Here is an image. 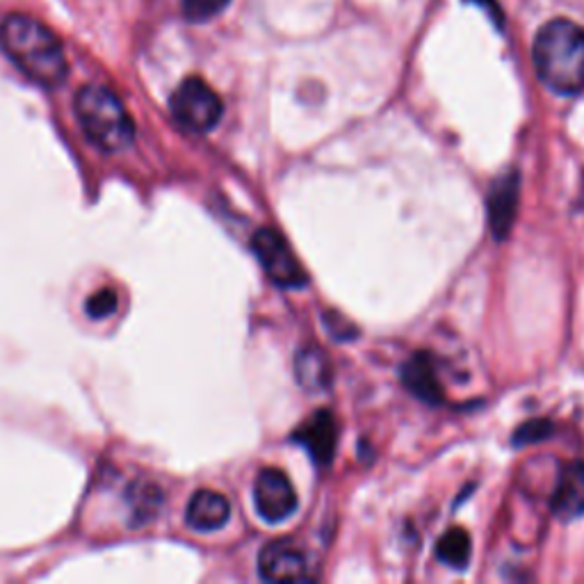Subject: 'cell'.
Returning <instances> with one entry per match:
<instances>
[{
    "label": "cell",
    "instance_id": "cell-1",
    "mask_svg": "<svg viewBox=\"0 0 584 584\" xmlns=\"http://www.w3.org/2000/svg\"><path fill=\"white\" fill-rule=\"evenodd\" d=\"M0 49L30 80L57 88L69 74L60 37L28 14H8L0 24Z\"/></svg>",
    "mask_w": 584,
    "mask_h": 584
},
{
    "label": "cell",
    "instance_id": "cell-2",
    "mask_svg": "<svg viewBox=\"0 0 584 584\" xmlns=\"http://www.w3.org/2000/svg\"><path fill=\"white\" fill-rule=\"evenodd\" d=\"M534 69L557 94L584 92V28L569 18H553L534 37Z\"/></svg>",
    "mask_w": 584,
    "mask_h": 584
},
{
    "label": "cell",
    "instance_id": "cell-3",
    "mask_svg": "<svg viewBox=\"0 0 584 584\" xmlns=\"http://www.w3.org/2000/svg\"><path fill=\"white\" fill-rule=\"evenodd\" d=\"M76 117L88 140L107 154L126 151L135 140V124L121 99L103 85H82L74 101Z\"/></svg>",
    "mask_w": 584,
    "mask_h": 584
},
{
    "label": "cell",
    "instance_id": "cell-4",
    "mask_svg": "<svg viewBox=\"0 0 584 584\" xmlns=\"http://www.w3.org/2000/svg\"><path fill=\"white\" fill-rule=\"evenodd\" d=\"M174 119L192 133H208L220 124L224 103L204 78H185L169 99Z\"/></svg>",
    "mask_w": 584,
    "mask_h": 584
},
{
    "label": "cell",
    "instance_id": "cell-5",
    "mask_svg": "<svg viewBox=\"0 0 584 584\" xmlns=\"http://www.w3.org/2000/svg\"><path fill=\"white\" fill-rule=\"evenodd\" d=\"M251 249L272 284H276L278 288L307 286L304 268H301L295 251L286 243V237L278 231L258 229L251 237Z\"/></svg>",
    "mask_w": 584,
    "mask_h": 584
},
{
    "label": "cell",
    "instance_id": "cell-6",
    "mask_svg": "<svg viewBox=\"0 0 584 584\" xmlns=\"http://www.w3.org/2000/svg\"><path fill=\"white\" fill-rule=\"evenodd\" d=\"M254 505L268 523H281L297 511V493L288 475L278 468H263L254 482Z\"/></svg>",
    "mask_w": 584,
    "mask_h": 584
},
{
    "label": "cell",
    "instance_id": "cell-7",
    "mask_svg": "<svg viewBox=\"0 0 584 584\" xmlns=\"http://www.w3.org/2000/svg\"><path fill=\"white\" fill-rule=\"evenodd\" d=\"M258 571L268 582H301L309 577L307 557L293 541L278 538L258 555Z\"/></svg>",
    "mask_w": 584,
    "mask_h": 584
},
{
    "label": "cell",
    "instance_id": "cell-8",
    "mask_svg": "<svg viewBox=\"0 0 584 584\" xmlns=\"http://www.w3.org/2000/svg\"><path fill=\"white\" fill-rule=\"evenodd\" d=\"M518 199H521V177L518 171H507L497 179L489 190V226L495 235V241H505L509 235L516 212H518Z\"/></svg>",
    "mask_w": 584,
    "mask_h": 584
},
{
    "label": "cell",
    "instance_id": "cell-9",
    "mask_svg": "<svg viewBox=\"0 0 584 584\" xmlns=\"http://www.w3.org/2000/svg\"><path fill=\"white\" fill-rule=\"evenodd\" d=\"M293 441L304 445L315 464L320 466L332 464L338 443V425L332 411L327 408L315 411V414L295 431Z\"/></svg>",
    "mask_w": 584,
    "mask_h": 584
},
{
    "label": "cell",
    "instance_id": "cell-10",
    "mask_svg": "<svg viewBox=\"0 0 584 584\" xmlns=\"http://www.w3.org/2000/svg\"><path fill=\"white\" fill-rule=\"evenodd\" d=\"M550 507L553 514L564 518V521L584 514V462L561 466Z\"/></svg>",
    "mask_w": 584,
    "mask_h": 584
},
{
    "label": "cell",
    "instance_id": "cell-11",
    "mask_svg": "<svg viewBox=\"0 0 584 584\" xmlns=\"http://www.w3.org/2000/svg\"><path fill=\"white\" fill-rule=\"evenodd\" d=\"M402 384L411 395L427 404L443 402V388L439 381L437 363L429 354L418 352L402 365Z\"/></svg>",
    "mask_w": 584,
    "mask_h": 584
},
{
    "label": "cell",
    "instance_id": "cell-12",
    "mask_svg": "<svg viewBox=\"0 0 584 584\" xmlns=\"http://www.w3.org/2000/svg\"><path fill=\"white\" fill-rule=\"evenodd\" d=\"M231 518V505L226 497L218 491L202 489L192 495L187 505L185 521L192 530L197 532H215L229 523Z\"/></svg>",
    "mask_w": 584,
    "mask_h": 584
},
{
    "label": "cell",
    "instance_id": "cell-13",
    "mask_svg": "<svg viewBox=\"0 0 584 584\" xmlns=\"http://www.w3.org/2000/svg\"><path fill=\"white\" fill-rule=\"evenodd\" d=\"M295 375L304 388L320 391V388H327L332 381V363L327 354L320 352L317 348H307L297 354Z\"/></svg>",
    "mask_w": 584,
    "mask_h": 584
},
{
    "label": "cell",
    "instance_id": "cell-14",
    "mask_svg": "<svg viewBox=\"0 0 584 584\" xmlns=\"http://www.w3.org/2000/svg\"><path fill=\"white\" fill-rule=\"evenodd\" d=\"M470 555H472V544L464 528H452L439 538L437 557L450 569H457V571L466 569L470 564Z\"/></svg>",
    "mask_w": 584,
    "mask_h": 584
},
{
    "label": "cell",
    "instance_id": "cell-15",
    "mask_svg": "<svg viewBox=\"0 0 584 584\" xmlns=\"http://www.w3.org/2000/svg\"><path fill=\"white\" fill-rule=\"evenodd\" d=\"M231 0H183V16L192 24H204V21L218 16L226 10Z\"/></svg>",
    "mask_w": 584,
    "mask_h": 584
},
{
    "label": "cell",
    "instance_id": "cell-16",
    "mask_svg": "<svg viewBox=\"0 0 584 584\" xmlns=\"http://www.w3.org/2000/svg\"><path fill=\"white\" fill-rule=\"evenodd\" d=\"M553 431H555V427L546 418L528 420L525 425H521L514 431V445H530V443L546 441L548 437H553Z\"/></svg>",
    "mask_w": 584,
    "mask_h": 584
},
{
    "label": "cell",
    "instance_id": "cell-17",
    "mask_svg": "<svg viewBox=\"0 0 584 584\" xmlns=\"http://www.w3.org/2000/svg\"><path fill=\"white\" fill-rule=\"evenodd\" d=\"M117 307H119V295L113 288H103L85 301V311H88L92 320H103L107 315H113Z\"/></svg>",
    "mask_w": 584,
    "mask_h": 584
},
{
    "label": "cell",
    "instance_id": "cell-18",
    "mask_svg": "<svg viewBox=\"0 0 584 584\" xmlns=\"http://www.w3.org/2000/svg\"><path fill=\"white\" fill-rule=\"evenodd\" d=\"M472 3H478V5L486 8V12L491 14V18H493V24H495L497 28H501V26H505V14H503L501 5H497V3H495V0H472Z\"/></svg>",
    "mask_w": 584,
    "mask_h": 584
},
{
    "label": "cell",
    "instance_id": "cell-19",
    "mask_svg": "<svg viewBox=\"0 0 584 584\" xmlns=\"http://www.w3.org/2000/svg\"><path fill=\"white\" fill-rule=\"evenodd\" d=\"M577 208L584 210V177H582V187H580V197H577Z\"/></svg>",
    "mask_w": 584,
    "mask_h": 584
}]
</instances>
